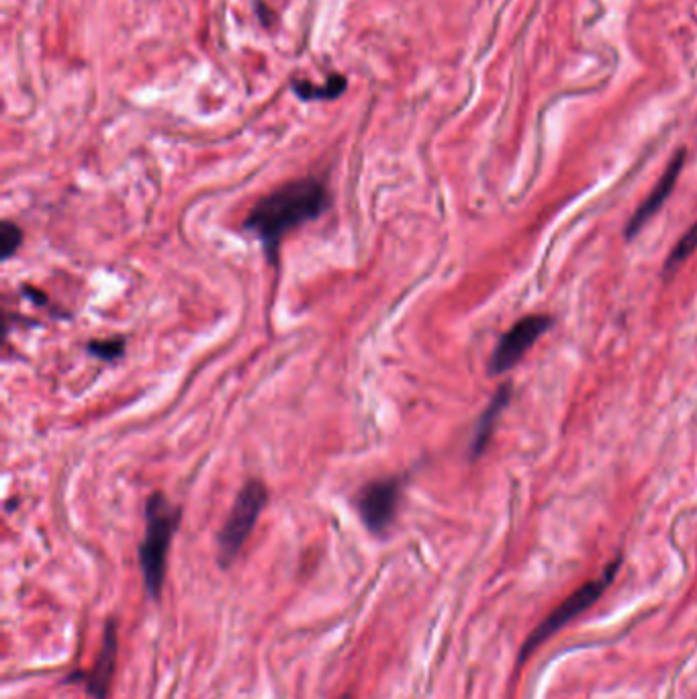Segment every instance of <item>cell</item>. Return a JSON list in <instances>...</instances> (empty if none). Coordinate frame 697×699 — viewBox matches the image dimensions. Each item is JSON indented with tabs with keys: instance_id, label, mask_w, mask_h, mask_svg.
<instances>
[{
	"instance_id": "obj_4",
	"label": "cell",
	"mask_w": 697,
	"mask_h": 699,
	"mask_svg": "<svg viewBox=\"0 0 697 699\" xmlns=\"http://www.w3.org/2000/svg\"><path fill=\"white\" fill-rule=\"evenodd\" d=\"M620 565H622V558H616V561H612L606 569H603V573L599 577L587 581L577 591H573L565 601L556 605V608L530 632L526 644L522 646L520 661L528 659L540 644H544L548 638H552L556 632L565 628L569 622H573L577 616L587 612L591 605L612 585V581L616 579V575L620 571Z\"/></svg>"
},
{
	"instance_id": "obj_5",
	"label": "cell",
	"mask_w": 697,
	"mask_h": 699,
	"mask_svg": "<svg viewBox=\"0 0 697 699\" xmlns=\"http://www.w3.org/2000/svg\"><path fill=\"white\" fill-rule=\"evenodd\" d=\"M401 501L399 479H379L366 483L356 497L358 516L366 530L375 536H385L395 522Z\"/></svg>"
},
{
	"instance_id": "obj_12",
	"label": "cell",
	"mask_w": 697,
	"mask_h": 699,
	"mask_svg": "<svg viewBox=\"0 0 697 699\" xmlns=\"http://www.w3.org/2000/svg\"><path fill=\"white\" fill-rule=\"evenodd\" d=\"M23 244V231L21 227L11 221L5 219L3 225H0V252H3V260H9Z\"/></svg>"
},
{
	"instance_id": "obj_3",
	"label": "cell",
	"mask_w": 697,
	"mask_h": 699,
	"mask_svg": "<svg viewBox=\"0 0 697 699\" xmlns=\"http://www.w3.org/2000/svg\"><path fill=\"white\" fill-rule=\"evenodd\" d=\"M268 491L266 485L258 479H250L240 489L234 505L229 509V516L217 536V558L219 565L227 569L236 561L244 544L252 536L262 509L266 507Z\"/></svg>"
},
{
	"instance_id": "obj_11",
	"label": "cell",
	"mask_w": 697,
	"mask_h": 699,
	"mask_svg": "<svg viewBox=\"0 0 697 699\" xmlns=\"http://www.w3.org/2000/svg\"><path fill=\"white\" fill-rule=\"evenodd\" d=\"M695 250H697V219H695V223L687 229L685 236L679 240V244L673 248V252L669 254V260H667V264H665L667 272H675Z\"/></svg>"
},
{
	"instance_id": "obj_14",
	"label": "cell",
	"mask_w": 697,
	"mask_h": 699,
	"mask_svg": "<svg viewBox=\"0 0 697 699\" xmlns=\"http://www.w3.org/2000/svg\"><path fill=\"white\" fill-rule=\"evenodd\" d=\"M340 699H352V695H350V693H346V695H342Z\"/></svg>"
},
{
	"instance_id": "obj_10",
	"label": "cell",
	"mask_w": 697,
	"mask_h": 699,
	"mask_svg": "<svg viewBox=\"0 0 697 699\" xmlns=\"http://www.w3.org/2000/svg\"><path fill=\"white\" fill-rule=\"evenodd\" d=\"M346 86H348V80L342 74H332L328 82H323L321 86L307 80L293 82V90L297 92V97L301 101H334L342 95Z\"/></svg>"
},
{
	"instance_id": "obj_6",
	"label": "cell",
	"mask_w": 697,
	"mask_h": 699,
	"mask_svg": "<svg viewBox=\"0 0 697 699\" xmlns=\"http://www.w3.org/2000/svg\"><path fill=\"white\" fill-rule=\"evenodd\" d=\"M550 325L552 319L548 315H528L520 319L516 325H511L509 332L503 334V338L495 346V352L489 360L491 375H501V372L514 368L526 356V352L544 336Z\"/></svg>"
},
{
	"instance_id": "obj_7",
	"label": "cell",
	"mask_w": 697,
	"mask_h": 699,
	"mask_svg": "<svg viewBox=\"0 0 697 699\" xmlns=\"http://www.w3.org/2000/svg\"><path fill=\"white\" fill-rule=\"evenodd\" d=\"M117 657H119V622L117 618H109L103 630V640H101L95 663H92L88 671H76L66 681L80 683L92 699H109L115 669H117Z\"/></svg>"
},
{
	"instance_id": "obj_1",
	"label": "cell",
	"mask_w": 697,
	"mask_h": 699,
	"mask_svg": "<svg viewBox=\"0 0 697 699\" xmlns=\"http://www.w3.org/2000/svg\"><path fill=\"white\" fill-rule=\"evenodd\" d=\"M330 207V195L319 178L291 180L262 197L248 213L244 227L262 242L268 260H278V250L289 231L317 219Z\"/></svg>"
},
{
	"instance_id": "obj_8",
	"label": "cell",
	"mask_w": 697,
	"mask_h": 699,
	"mask_svg": "<svg viewBox=\"0 0 697 699\" xmlns=\"http://www.w3.org/2000/svg\"><path fill=\"white\" fill-rule=\"evenodd\" d=\"M683 162H685V152H679V154L671 160V164L667 166V170L663 172V176L659 178V182H657L655 189L650 191V195H648V197L642 201V205L634 211V215L630 217V221H628V225H626V238H628V240H630V238H636L638 233H640V229H642L650 219H653V217L661 211V207L667 203V199L671 197V193H673V189H675L677 178H679V174H681V170H683Z\"/></svg>"
},
{
	"instance_id": "obj_9",
	"label": "cell",
	"mask_w": 697,
	"mask_h": 699,
	"mask_svg": "<svg viewBox=\"0 0 697 699\" xmlns=\"http://www.w3.org/2000/svg\"><path fill=\"white\" fill-rule=\"evenodd\" d=\"M511 399V385H503L497 389L495 397L491 399L489 407L483 411L481 419H479V426L475 430V438H473V444H471V452H473V458L481 456L495 432V424H497V419L501 415V411L507 407Z\"/></svg>"
},
{
	"instance_id": "obj_2",
	"label": "cell",
	"mask_w": 697,
	"mask_h": 699,
	"mask_svg": "<svg viewBox=\"0 0 697 699\" xmlns=\"http://www.w3.org/2000/svg\"><path fill=\"white\" fill-rule=\"evenodd\" d=\"M180 518V507H176L164 493H152L146 501V532L142 544H139V569H142L146 593L154 601H158L164 591L168 552L180 526Z\"/></svg>"
},
{
	"instance_id": "obj_13",
	"label": "cell",
	"mask_w": 697,
	"mask_h": 699,
	"mask_svg": "<svg viewBox=\"0 0 697 699\" xmlns=\"http://www.w3.org/2000/svg\"><path fill=\"white\" fill-rule=\"evenodd\" d=\"M125 340L123 338H109V340H95L88 344V352L103 360H115L123 354Z\"/></svg>"
}]
</instances>
